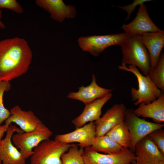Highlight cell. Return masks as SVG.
<instances>
[{
  "label": "cell",
  "mask_w": 164,
  "mask_h": 164,
  "mask_svg": "<svg viewBox=\"0 0 164 164\" xmlns=\"http://www.w3.org/2000/svg\"><path fill=\"white\" fill-rule=\"evenodd\" d=\"M95 136V125L91 122L71 132L56 135L54 139L65 143L78 142L80 148L84 149L91 146L92 140Z\"/></svg>",
  "instance_id": "7c38bea8"
},
{
  "label": "cell",
  "mask_w": 164,
  "mask_h": 164,
  "mask_svg": "<svg viewBox=\"0 0 164 164\" xmlns=\"http://www.w3.org/2000/svg\"><path fill=\"white\" fill-rule=\"evenodd\" d=\"M32 58L24 39L15 37L0 41V82L9 81L28 71Z\"/></svg>",
  "instance_id": "6da1fadb"
},
{
  "label": "cell",
  "mask_w": 164,
  "mask_h": 164,
  "mask_svg": "<svg viewBox=\"0 0 164 164\" xmlns=\"http://www.w3.org/2000/svg\"><path fill=\"white\" fill-rule=\"evenodd\" d=\"M134 114L138 117L152 118L157 123L164 121V93L155 100L149 104L141 103L133 110Z\"/></svg>",
  "instance_id": "ac0fdd59"
},
{
  "label": "cell",
  "mask_w": 164,
  "mask_h": 164,
  "mask_svg": "<svg viewBox=\"0 0 164 164\" xmlns=\"http://www.w3.org/2000/svg\"><path fill=\"white\" fill-rule=\"evenodd\" d=\"M136 156L152 162L164 161V155L148 136L140 141L135 147Z\"/></svg>",
  "instance_id": "d6986e66"
},
{
  "label": "cell",
  "mask_w": 164,
  "mask_h": 164,
  "mask_svg": "<svg viewBox=\"0 0 164 164\" xmlns=\"http://www.w3.org/2000/svg\"></svg>",
  "instance_id": "e575fe53"
},
{
  "label": "cell",
  "mask_w": 164,
  "mask_h": 164,
  "mask_svg": "<svg viewBox=\"0 0 164 164\" xmlns=\"http://www.w3.org/2000/svg\"><path fill=\"white\" fill-rule=\"evenodd\" d=\"M0 9H6L19 14L24 10L20 4L16 0H0Z\"/></svg>",
  "instance_id": "484cf974"
},
{
  "label": "cell",
  "mask_w": 164,
  "mask_h": 164,
  "mask_svg": "<svg viewBox=\"0 0 164 164\" xmlns=\"http://www.w3.org/2000/svg\"><path fill=\"white\" fill-rule=\"evenodd\" d=\"M91 147L96 151L106 154L118 152L124 149L106 135L94 137Z\"/></svg>",
  "instance_id": "ffe728a7"
},
{
  "label": "cell",
  "mask_w": 164,
  "mask_h": 164,
  "mask_svg": "<svg viewBox=\"0 0 164 164\" xmlns=\"http://www.w3.org/2000/svg\"><path fill=\"white\" fill-rule=\"evenodd\" d=\"M15 133L12 137V142L26 159L32 155L35 147L42 142L50 139L53 134L42 122L32 131Z\"/></svg>",
  "instance_id": "277c9868"
},
{
  "label": "cell",
  "mask_w": 164,
  "mask_h": 164,
  "mask_svg": "<svg viewBox=\"0 0 164 164\" xmlns=\"http://www.w3.org/2000/svg\"><path fill=\"white\" fill-rule=\"evenodd\" d=\"M126 109L122 103L115 104L108 109L101 117L94 122L96 136L106 135L115 126L124 121Z\"/></svg>",
  "instance_id": "30bf717a"
},
{
  "label": "cell",
  "mask_w": 164,
  "mask_h": 164,
  "mask_svg": "<svg viewBox=\"0 0 164 164\" xmlns=\"http://www.w3.org/2000/svg\"><path fill=\"white\" fill-rule=\"evenodd\" d=\"M10 111L11 115L5 121V124L9 126L15 123L24 132L34 130L42 122L32 111L23 110L18 105L13 107Z\"/></svg>",
  "instance_id": "5bb4252c"
},
{
  "label": "cell",
  "mask_w": 164,
  "mask_h": 164,
  "mask_svg": "<svg viewBox=\"0 0 164 164\" xmlns=\"http://www.w3.org/2000/svg\"><path fill=\"white\" fill-rule=\"evenodd\" d=\"M9 126L5 124L0 126V142L2 140L4 133L7 132Z\"/></svg>",
  "instance_id": "f1b7e54d"
},
{
  "label": "cell",
  "mask_w": 164,
  "mask_h": 164,
  "mask_svg": "<svg viewBox=\"0 0 164 164\" xmlns=\"http://www.w3.org/2000/svg\"><path fill=\"white\" fill-rule=\"evenodd\" d=\"M136 160L139 164H164V161L152 162L148 161L136 157Z\"/></svg>",
  "instance_id": "83f0119b"
},
{
  "label": "cell",
  "mask_w": 164,
  "mask_h": 164,
  "mask_svg": "<svg viewBox=\"0 0 164 164\" xmlns=\"http://www.w3.org/2000/svg\"><path fill=\"white\" fill-rule=\"evenodd\" d=\"M120 46L122 55V63L134 66L143 75H148L150 69V57L141 35H130Z\"/></svg>",
  "instance_id": "7a4b0ae2"
},
{
  "label": "cell",
  "mask_w": 164,
  "mask_h": 164,
  "mask_svg": "<svg viewBox=\"0 0 164 164\" xmlns=\"http://www.w3.org/2000/svg\"><path fill=\"white\" fill-rule=\"evenodd\" d=\"M141 38L149 53L150 69H152L156 66L164 46V31L146 32L141 35Z\"/></svg>",
  "instance_id": "e0dca14e"
},
{
  "label": "cell",
  "mask_w": 164,
  "mask_h": 164,
  "mask_svg": "<svg viewBox=\"0 0 164 164\" xmlns=\"http://www.w3.org/2000/svg\"><path fill=\"white\" fill-rule=\"evenodd\" d=\"M84 151V149L79 148L77 145L72 144L68 151L61 155L62 164H85Z\"/></svg>",
  "instance_id": "7402d4cb"
},
{
  "label": "cell",
  "mask_w": 164,
  "mask_h": 164,
  "mask_svg": "<svg viewBox=\"0 0 164 164\" xmlns=\"http://www.w3.org/2000/svg\"><path fill=\"white\" fill-rule=\"evenodd\" d=\"M83 157L85 164H132L136 158L135 153L128 148L106 154L96 151L91 146L85 148Z\"/></svg>",
  "instance_id": "ba28073f"
},
{
  "label": "cell",
  "mask_w": 164,
  "mask_h": 164,
  "mask_svg": "<svg viewBox=\"0 0 164 164\" xmlns=\"http://www.w3.org/2000/svg\"><path fill=\"white\" fill-rule=\"evenodd\" d=\"M130 35L124 32L104 35L81 36L78 39V45L83 51L95 56H99L107 48L120 45Z\"/></svg>",
  "instance_id": "52a82bcc"
},
{
  "label": "cell",
  "mask_w": 164,
  "mask_h": 164,
  "mask_svg": "<svg viewBox=\"0 0 164 164\" xmlns=\"http://www.w3.org/2000/svg\"><path fill=\"white\" fill-rule=\"evenodd\" d=\"M0 164H2L1 162H0Z\"/></svg>",
  "instance_id": "1f68e13d"
},
{
  "label": "cell",
  "mask_w": 164,
  "mask_h": 164,
  "mask_svg": "<svg viewBox=\"0 0 164 164\" xmlns=\"http://www.w3.org/2000/svg\"><path fill=\"white\" fill-rule=\"evenodd\" d=\"M2 17V11L0 9V28L4 29L5 28L4 24L2 21L1 19Z\"/></svg>",
  "instance_id": "f546056e"
},
{
  "label": "cell",
  "mask_w": 164,
  "mask_h": 164,
  "mask_svg": "<svg viewBox=\"0 0 164 164\" xmlns=\"http://www.w3.org/2000/svg\"><path fill=\"white\" fill-rule=\"evenodd\" d=\"M111 92L105 96L85 105L82 113L72 121L75 128L81 127L88 122H93L99 119L104 105L112 97Z\"/></svg>",
  "instance_id": "9a60e30c"
},
{
  "label": "cell",
  "mask_w": 164,
  "mask_h": 164,
  "mask_svg": "<svg viewBox=\"0 0 164 164\" xmlns=\"http://www.w3.org/2000/svg\"><path fill=\"white\" fill-rule=\"evenodd\" d=\"M0 161H1L0 160Z\"/></svg>",
  "instance_id": "836d02e7"
},
{
  "label": "cell",
  "mask_w": 164,
  "mask_h": 164,
  "mask_svg": "<svg viewBox=\"0 0 164 164\" xmlns=\"http://www.w3.org/2000/svg\"><path fill=\"white\" fill-rule=\"evenodd\" d=\"M106 135L123 148L129 149L130 135L128 127L124 121L115 126Z\"/></svg>",
  "instance_id": "44dd1931"
},
{
  "label": "cell",
  "mask_w": 164,
  "mask_h": 164,
  "mask_svg": "<svg viewBox=\"0 0 164 164\" xmlns=\"http://www.w3.org/2000/svg\"><path fill=\"white\" fill-rule=\"evenodd\" d=\"M11 84L9 81L0 82V126L10 115V111L4 104L3 97L4 93L10 90Z\"/></svg>",
  "instance_id": "cb8c5ba5"
},
{
  "label": "cell",
  "mask_w": 164,
  "mask_h": 164,
  "mask_svg": "<svg viewBox=\"0 0 164 164\" xmlns=\"http://www.w3.org/2000/svg\"><path fill=\"white\" fill-rule=\"evenodd\" d=\"M24 132L12 125L9 127L5 138L0 142V160L2 164H25L26 159L14 145L12 141L15 133Z\"/></svg>",
  "instance_id": "9c48e42d"
},
{
  "label": "cell",
  "mask_w": 164,
  "mask_h": 164,
  "mask_svg": "<svg viewBox=\"0 0 164 164\" xmlns=\"http://www.w3.org/2000/svg\"><path fill=\"white\" fill-rule=\"evenodd\" d=\"M132 164H139V163L136 160H135L132 163Z\"/></svg>",
  "instance_id": "4dcf8cb0"
},
{
  "label": "cell",
  "mask_w": 164,
  "mask_h": 164,
  "mask_svg": "<svg viewBox=\"0 0 164 164\" xmlns=\"http://www.w3.org/2000/svg\"><path fill=\"white\" fill-rule=\"evenodd\" d=\"M72 145L55 139L45 140L34 149L30 164H62L61 155Z\"/></svg>",
  "instance_id": "5b68a950"
},
{
  "label": "cell",
  "mask_w": 164,
  "mask_h": 164,
  "mask_svg": "<svg viewBox=\"0 0 164 164\" xmlns=\"http://www.w3.org/2000/svg\"><path fill=\"white\" fill-rule=\"evenodd\" d=\"M148 76L156 87L164 92V53H161L156 66L150 70Z\"/></svg>",
  "instance_id": "603a6c76"
},
{
  "label": "cell",
  "mask_w": 164,
  "mask_h": 164,
  "mask_svg": "<svg viewBox=\"0 0 164 164\" xmlns=\"http://www.w3.org/2000/svg\"><path fill=\"white\" fill-rule=\"evenodd\" d=\"M36 5L48 12L51 19L62 22L66 18L73 19L76 15L75 7L66 5L62 0H36Z\"/></svg>",
  "instance_id": "4fadbf2b"
},
{
  "label": "cell",
  "mask_w": 164,
  "mask_h": 164,
  "mask_svg": "<svg viewBox=\"0 0 164 164\" xmlns=\"http://www.w3.org/2000/svg\"><path fill=\"white\" fill-rule=\"evenodd\" d=\"M151 0H134L133 2L130 5L125 6H118L116 7L120 8L125 11L127 14V16L126 18L125 21H127L130 18L131 14L135 10L136 7L146 2L151 1Z\"/></svg>",
  "instance_id": "4316f807"
},
{
  "label": "cell",
  "mask_w": 164,
  "mask_h": 164,
  "mask_svg": "<svg viewBox=\"0 0 164 164\" xmlns=\"http://www.w3.org/2000/svg\"><path fill=\"white\" fill-rule=\"evenodd\" d=\"M134 19L127 24H123L121 28L130 35H142L148 32L159 31V29L152 22L148 12L146 5H140Z\"/></svg>",
  "instance_id": "8fae6325"
},
{
  "label": "cell",
  "mask_w": 164,
  "mask_h": 164,
  "mask_svg": "<svg viewBox=\"0 0 164 164\" xmlns=\"http://www.w3.org/2000/svg\"><path fill=\"white\" fill-rule=\"evenodd\" d=\"M155 144L161 152L164 155V130H156L148 135Z\"/></svg>",
  "instance_id": "d4e9b609"
},
{
  "label": "cell",
  "mask_w": 164,
  "mask_h": 164,
  "mask_svg": "<svg viewBox=\"0 0 164 164\" xmlns=\"http://www.w3.org/2000/svg\"><path fill=\"white\" fill-rule=\"evenodd\" d=\"M0 162H1V161H0Z\"/></svg>",
  "instance_id": "d6a6232c"
},
{
  "label": "cell",
  "mask_w": 164,
  "mask_h": 164,
  "mask_svg": "<svg viewBox=\"0 0 164 164\" xmlns=\"http://www.w3.org/2000/svg\"><path fill=\"white\" fill-rule=\"evenodd\" d=\"M119 69L131 72L136 77L138 88L132 87L131 94L132 100L135 105L141 103H149L156 100L161 94L162 91L157 88L149 76L143 75L135 66L126 65L122 63L118 66Z\"/></svg>",
  "instance_id": "3957f363"
},
{
  "label": "cell",
  "mask_w": 164,
  "mask_h": 164,
  "mask_svg": "<svg viewBox=\"0 0 164 164\" xmlns=\"http://www.w3.org/2000/svg\"><path fill=\"white\" fill-rule=\"evenodd\" d=\"M113 89L104 88L99 86L97 83L95 74H93L91 82L89 85L79 87L77 92H69L67 97L79 101L86 105L105 96Z\"/></svg>",
  "instance_id": "2e32d148"
},
{
  "label": "cell",
  "mask_w": 164,
  "mask_h": 164,
  "mask_svg": "<svg viewBox=\"0 0 164 164\" xmlns=\"http://www.w3.org/2000/svg\"><path fill=\"white\" fill-rule=\"evenodd\" d=\"M124 121L130 135L129 149L134 153L135 146L140 141L152 132L161 129L164 126L163 124L153 123L140 118L134 114L132 109H126Z\"/></svg>",
  "instance_id": "8992f818"
}]
</instances>
